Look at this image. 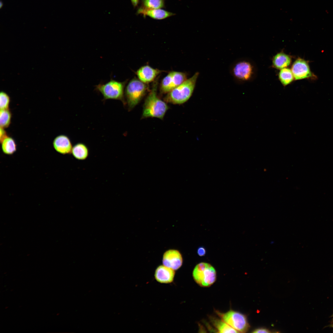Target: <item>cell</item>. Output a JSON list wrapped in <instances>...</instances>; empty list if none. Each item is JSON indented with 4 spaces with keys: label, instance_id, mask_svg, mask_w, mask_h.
Listing matches in <instances>:
<instances>
[{
    "label": "cell",
    "instance_id": "obj_1",
    "mask_svg": "<svg viewBox=\"0 0 333 333\" xmlns=\"http://www.w3.org/2000/svg\"><path fill=\"white\" fill-rule=\"evenodd\" d=\"M157 87L158 83L155 82L145 100L142 118L156 117L162 119L169 109L166 103L158 96Z\"/></svg>",
    "mask_w": 333,
    "mask_h": 333
},
{
    "label": "cell",
    "instance_id": "obj_2",
    "mask_svg": "<svg viewBox=\"0 0 333 333\" xmlns=\"http://www.w3.org/2000/svg\"><path fill=\"white\" fill-rule=\"evenodd\" d=\"M199 73L195 72L190 78L167 93L164 101L174 104H182L190 98L194 89Z\"/></svg>",
    "mask_w": 333,
    "mask_h": 333
},
{
    "label": "cell",
    "instance_id": "obj_3",
    "mask_svg": "<svg viewBox=\"0 0 333 333\" xmlns=\"http://www.w3.org/2000/svg\"><path fill=\"white\" fill-rule=\"evenodd\" d=\"M126 83V81L121 82L111 79L105 83H100L96 85L95 89L102 94L104 101L108 99L119 100L125 105L126 103L124 90Z\"/></svg>",
    "mask_w": 333,
    "mask_h": 333
},
{
    "label": "cell",
    "instance_id": "obj_4",
    "mask_svg": "<svg viewBox=\"0 0 333 333\" xmlns=\"http://www.w3.org/2000/svg\"><path fill=\"white\" fill-rule=\"evenodd\" d=\"M146 84L135 78L130 80L126 86L125 95L128 109L136 106L145 96L147 90Z\"/></svg>",
    "mask_w": 333,
    "mask_h": 333
},
{
    "label": "cell",
    "instance_id": "obj_5",
    "mask_svg": "<svg viewBox=\"0 0 333 333\" xmlns=\"http://www.w3.org/2000/svg\"><path fill=\"white\" fill-rule=\"evenodd\" d=\"M192 276L195 282L199 286L208 287L216 281V273L211 265L202 262L195 266L193 271Z\"/></svg>",
    "mask_w": 333,
    "mask_h": 333
},
{
    "label": "cell",
    "instance_id": "obj_6",
    "mask_svg": "<svg viewBox=\"0 0 333 333\" xmlns=\"http://www.w3.org/2000/svg\"><path fill=\"white\" fill-rule=\"evenodd\" d=\"M215 312L220 318L238 333L246 332L249 328L246 317L243 314L233 310L223 313L218 310Z\"/></svg>",
    "mask_w": 333,
    "mask_h": 333
},
{
    "label": "cell",
    "instance_id": "obj_7",
    "mask_svg": "<svg viewBox=\"0 0 333 333\" xmlns=\"http://www.w3.org/2000/svg\"><path fill=\"white\" fill-rule=\"evenodd\" d=\"M309 63L308 61L299 57L296 60L291 69L294 80L310 79L314 80L317 78V76L311 71Z\"/></svg>",
    "mask_w": 333,
    "mask_h": 333
},
{
    "label": "cell",
    "instance_id": "obj_8",
    "mask_svg": "<svg viewBox=\"0 0 333 333\" xmlns=\"http://www.w3.org/2000/svg\"><path fill=\"white\" fill-rule=\"evenodd\" d=\"M163 265L174 270L179 269L182 265L183 258L178 250L171 249L166 251L163 255Z\"/></svg>",
    "mask_w": 333,
    "mask_h": 333
},
{
    "label": "cell",
    "instance_id": "obj_9",
    "mask_svg": "<svg viewBox=\"0 0 333 333\" xmlns=\"http://www.w3.org/2000/svg\"><path fill=\"white\" fill-rule=\"evenodd\" d=\"M232 73L237 79L244 81L249 80L253 74V67L249 62L240 61L236 64L233 68Z\"/></svg>",
    "mask_w": 333,
    "mask_h": 333
},
{
    "label": "cell",
    "instance_id": "obj_10",
    "mask_svg": "<svg viewBox=\"0 0 333 333\" xmlns=\"http://www.w3.org/2000/svg\"><path fill=\"white\" fill-rule=\"evenodd\" d=\"M162 71L152 68L148 65L142 66L136 72L138 78L142 82L146 84L154 80Z\"/></svg>",
    "mask_w": 333,
    "mask_h": 333
},
{
    "label": "cell",
    "instance_id": "obj_11",
    "mask_svg": "<svg viewBox=\"0 0 333 333\" xmlns=\"http://www.w3.org/2000/svg\"><path fill=\"white\" fill-rule=\"evenodd\" d=\"M137 14L142 15L144 17L148 16L156 20L164 19L175 14L161 9H148L141 6L138 8Z\"/></svg>",
    "mask_w": 333,
    "mask_h": 333
},
{
    "label": "cell",
    "instance_id": "obj_12",
    "mask_svg": "<svg viewBox=\"0 0 333 333\" xmlns=\"http://www.w3.org/2000/svg\"><path fill=\"white\" fill-rule=\"evenodd\" d=\"M53 144L55 150L60 154H66L71 153L73 146L70 139L66 135H61L56 137Z\"/></svg>",
    "mask_w": 333,
    "mask_h": 333
},
{
    "label": "cell",
    "instance_id": "obj_13",
    "mask_svg": "<svg viewBox=\"0 0 333 333\" xmlns=\"http://www.w3.org/2000/svg\"><path fill=\"white\" fill-rule=\"evenodd\" d=\"M175 270L164 265H160L156 269L154 273L156 280L161 283H170L174 280Z\"/></svg>",
    "mask_w": 333,
    "mask_h": 333
},
{
    "label": "cell",
    "instance_id": "obj_14",
    "mask_svg": "<svg viewBox=\"0 0 333 333\" xmlns=\"http://www.w3.org/2000/svg\"><path fill=\"white\" fill-rule=\"evenodd\" d=\"M291 61V59L289 56L281 52L277 53L273 57L272 64L275 68L281 69L289 66Z\"/></svg>",
    "mask_w": 333,
    "mask_h": 333
},
{
    "label": "cell",
    "instance_id": "obj_15",
    "mask_svg": "<svg viewBox=\"0 0 333 333\" xmlns=\"http://www.w3.org/2000/svg\"><path fill=\"white\" fill-rule=\"evenodd\" d=\"M71 153L76 159L83 160L86 159L88 157L89 151L88 147L84 144L78 143L72 147Z\"/></svg>",
    "mask_w": 333,
    "mask_h": 333
},
{
    "label": "cell",
    "instance_id": "obj_16",
    "mask_svg": "<svg viewBox=\"0 0 333 333\" xmlns=\"http://www.w3.org/2000/svg\"><path fill=\"white\" fill-rule=\"evenodd\" d=\"M210 320L218 332L238 333L220 318L219 319L212 317L210 318Z\"/></svg>",
    "mask_w": 333,
    "mask_h": 333
},
{
    "label": "cell",
    "instance_id": "obj_17",
    "mask_svg": "<svg viewBox=\"0 0 333 333\" xmlns=\"http://www.w3.org/2000/svg\"><path fill=\"white\" fill-rule=\"evenodd\" d=\"M3 153L7 155H12L16 150V145L13 138L7 137L1 142Z\"/></svg>",
    "mask_w": 333,
    "mask_h": 333
},
{
    "label": "cell",
    "instance_id": "obj_18",
    "mask_svg": "<svg viewBox=\"0 0 333 333\" xmlns=\"http://www.w3.org/2000/svg\"><path fill=\"white\" fill-rule=\"evenodd\" d=\"M278 76L280 81L284 86L290 84L294 80L291 70L286 68L280 70Z\"/></svg>",
    "mask_w": 333,
    "mask_h": 333
},
{
    "label": "cell",
    "instance_id": "obj_19",
    "mask_svg": "<svg viewBox=\"0 0 333 333\" xmlns=\"http://www.w3.org/2000/svg\"><path fill=\"white\" fill-rule=\"evenodd\" d=\"M160 91L163 94L167 93L173 89L171 72H170L162 80L160 85Z\"/></svg>",
    "mask_w": 333,
    "mask_h": 333
},
{
    "label": "cell",
    "instance_id": "obj_20",
    "mask_svg": "<svg viewBox=\"0 0 333 333\" xmlns=\"http://www.w3.org/2000/svg\"><path fill=\"white\" fill-rule=\"evenodd\" d=\"M142 6L148 9H161L165 6L164 0H141Z\"/></svg>",
    "mask_w": 333,
    "mask_h": 333
},
{
    "label": "cell",
    "instance_id": "obj_21",
    "mask_svg": "<svg viewBox=\"0 0 333 333\" xmlns=\"http://www.w3.org/2000/svg\"><path fill=\"white\" fill-rule=\"evenodd\" d=\"M11 114L7 109H0V127L4 128L8 127L10 122Z\"/></svg>",
    "mask_w": 333,
    "mask_h": 333
},
{
    "label": "cell",
    "instance_id": "obj_22",
    "mask_svg": "<svg viewBox=\"0 0 333 333\" xmlns=\"http://www.w3.org/2000/svg\"><path fill=\"white\" fill-rule=\"evenodd\" d=\"M10 101L9 96L5 92H1L0 93V109H8Z\"/></svg>",
    "mask_w": 333,
    "mask_h": 333
},
{
    "label": "cell",
    "instance_id": "obj_23",
    "mask_svg": "<svg viewBox=\"0 0 333 333\" xmlns=\"http://www.w3.org/2000/svg\"><path fill=\"white\" fill-rule=\"evenodd\" d=\"M4 128L0 127V142H1L7 136L6 133L4 130Z\"/></svg>",
    "mask_w": 333,
    "mask_h": 333
},
{
    "label": "cell",
    "instance_id": "obj_24",
    "mask_svg": "<svg viewBox=\"0 0 333 333\" xmlns=\"http://www.w3.org/2000/svg\"><path fill=\"white\" fill-rule=\"evenodd\" d=\"M197 253L200 256H204L206 253V250L203 247H200L197 249Z\"/></svg>",
    "mask_w": 333,
    "mask_h": 333
},
{
    "label": "cell",
    "instance_id": "obj_25",
    "mask_svg": "<svg viewBox=\"0 0 333 333\" xmlns=\"http://www.w3.org/2000/svg\"><path fill=\"white\" fill-rule=\"evenodd\" d=\"M253 333H270V331L264 328H260L256 329L253 331Z\"/></svg>",
    "mask_w": 333,
    "mask_h": 333
},
{
    "label": "cell",
    "instance_id": "obj_26",
    "mask_svg": "<svg viewBox=\"0 0 333 333\" xmlns=\"http://www.w3.org/2000/svg\"><path fill=\"white\" fill-rule=\"evenodd\" d=\"M130 1L133 6L135 8L137 6L139 0H130Z\"/></svg>",
    "mask_w": 333,
    "mask_h": 333
},
{
    "label": "cell",
    "instance_id": "obj_27",
    "mask_svg": "<svg viewBox=\"0 0 333 333\" xmlns=\"http://www.w3.org/2000/svg\"><path fill=\"white\" fill-rule=\"evenodd\" d=\"M0 6L1 8L3 6V3L2 1L0 2Z\"/></svg>",
    "mask_w": 333,
    "mask_h": 333
},
{
    "label": "cell",
    "instance_id": "obj_28",
    "mask_svg": "<svg viewBox=\"0 0 333 333\" xmlns=\"http://www.w3.org/2000/svg\"></svg>",
    "mask_w": 333,
    "mask_h": 333
}]
</instances>
